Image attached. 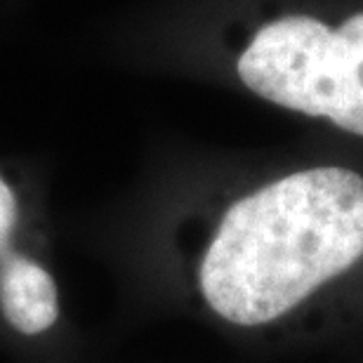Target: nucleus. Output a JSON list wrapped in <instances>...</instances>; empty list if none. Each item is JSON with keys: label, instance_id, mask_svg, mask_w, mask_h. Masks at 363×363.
Segmentation results:
<instances>
[{"label": "nucleus", "instance_id": "obj_1", "mask_svg": "<svg viewBox=\"0 0 363 363\" xmlns=\"http://www.w3.org/2000/svg\"><path fill=\"white\" fill-rule=\"evenodd\" d=\"M363 257V177L300 170L241 196L196 255L194 290L234 328L279 323Z\"/></svg>", "mask_w": 363, "mask_h": 363}, {"label": "nucleus", "instance_id": "obj_2", "mask_svg": "<svg viewBox=\"0 0 363 363\" xmlns=\"http://www.w3.org/2000/svg\"><path fill=\"white\" fill-rule=\"evenodd\" d=\"M238 78L272 104L363 137V12L340 28L311 17L272 21L238 57Z\"/></svg>", "mask_w": 363, "mask_h": 363}, {"label": "nucleus", "instance_id": "obj_3", "mask_svg": "<svg viewBox=\"0 0 363 363\" xmlns=\"http://www.w3.org/2000/svg\"><path fill=\"white\" fill-rule=\"evenodd\" d=\"M60 325V283L40 245L24 241L19 196L0 175V333L33 345Z\"/></svg>", "mask_w": 363, "mask_h": 363}]
</instances>
